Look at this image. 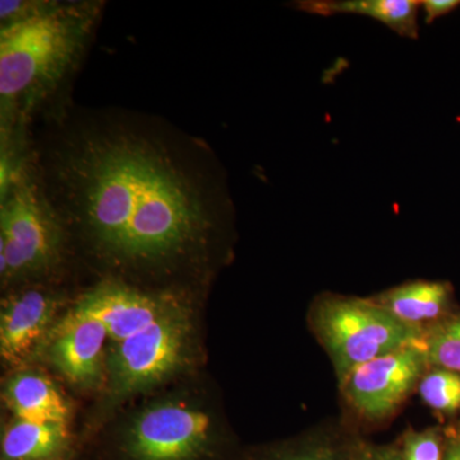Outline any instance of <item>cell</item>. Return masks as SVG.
Returning <instances> with one entry per match:
<instances>
[{"instance_id":"obj_1","label":"cell","mask_w":460,"mask_h":460,"mask_svg":"<svg viewBox=\"0 0 460 460\" xmlns=\"http://www.w3.org/2000/svg\"><path fill=\"white\" fill-rule=\"evenodd\" d=\"M26 155L66 235L117 268L202 257L233 213L210 145L159 115L68 99L32 124Z\"/></svg>"},{"instance_id":"obj_2","label":"cell","mask_w":460,"mask_h":460,"mask_svg":"<svg viewBox=\"0 0 460 460\" xmlns=\"http://www.w3.org/2000/svg\"><path fill=\"white\" fill-rule=\"evenodd\" d=\"M104 3L49 2L0 29L2 145L23 144L42 114L68 100Z\"/></svg>"},{"instance_id":"obj_3","label":"cell","mask_w":460,"mask_h":460,"mask_svg":"<svg viewBox=\"0 0 460 460\" xmlns=\"http://www.w3.org/2000/svg\"><path fill=\"white\" fill-rule=\"evenodd\" d=\"M65 226L45 196L27 155L2 175L0 274L3 281L40 277L59 265Z\"/></svg>"},{"instance_id":"obj_4","label":"cell","mask_w":460,"mask_h":460,"mask_svg":"<svg viewBox=\"0 0 460 460\" xmlns=\"http://www.w3.org/2000/svg\"><path fill=\"white\" fill-rule=\"evenodd\" d=\"M311 323L328 352L339 384L365 363L419 343L425 329L396 320L372 299L325 296L314 304Z\"/></svg>"},{"instance_id":"obj_5","label":"cell","mask_w":460,"mask_h":460,"mask_svg":"<svg viewBox=\"0 0 460 460\" xmlns=\"http://www.w3.org/2000/svg\"><path fill=\"white\" fill-rule=\"evenodd\" d=\"M190 320L186 308L171 299L164 313L137 334L114 343L109 358L117 394L146 389L172 374L189 350Z\"/></svg>"},{"instance_id":"obj_6","label":"cell","mask_w":460,"mask_h":460,"mask_svg":"<svg viewBox=\"0 0 460 460\" xmlns=\"http://www.w3.org/2000/svg\"><path fill=\"white\" fill-rule=\"evenodd\" d=\"M211 419L180 402L148 408L133 420L124 440L131 460H199L210 450Z\"/></svg>"},{"instance_id":"obj_7","label":"cell","mask_w":460,"mask_h":460,"mask_svg":"<svg viewBox=\"0 0 460 460\" xmlns=\"http://www.w3.org/2000/svg\"><path fill=\"white\" fill-rule=\"evenodd\" d=\"M428 367L420 339L354 368L341 386L357 413L366 420H385L419 385Z\"/></svg>"},{"instance_id":"obj_8","label":"cell","mask_w":460,"mask_h":460,"mask_svg":"<svg viewBox=\"0 0 460 460\" xmlns=\"http://www.w3.org/2000/svg\"><path fill=\"white\" fill-rule=\"evenodd\" d=\"M171 296H154L122 280H102L75 305L77 313L99 321L114 343L137 334L154 323L171 302Z\"/></svg>"},{"instance_id":"obj_9","label":"cell","mask_w":460,"mask_h":460,"mask_svg":"<svg viewBox=\"0 0 460 460\" xmlns=\"http://www.w3.org/2000/svg\"><path fill=\"white\" fill-rule=\"evenodd\" d=\"M49 358L78 386L95 385L102 376V352L109 337L99 321L72 310L51 332Z\"/></svg>"},{"instance_id":"obj_10","label":"cell","mask_w":460,"mask_h":460,"mask_svg":"<svg viewBox=\"0 0 460 460\" xmlns=\"http://www.w3.org/2000/svg\"><path fill=\"white\" fill-rule=\"evenodd\" d=\"M57 301L45 290H23L3 304L0 314V353L16 365L25 361L44 337L56 313Z\"/></svg>"},{"instance_id":"obj_11","label":"cell","mask_w":460,"mask_h":460,"mask_svg":"<svg viewBox=\"0 0 460 460\" xmlns=\"http://www.w3.org/2000/svg\"><path fill=\"white\" fill-rule=\"evenodd\" d=\"M453 296L452 284L447 281L414 280L371 299L405 325L426 330L425 325L432 326L447 319Z\"/></svg>"},{"instance_id":"obj_12","label":"cell","mask_w":460,"mask_h":460,"mask_svg":"<svg viewBox=\"0 0 460 460\" xmlns=\"http://www.w3.org/2000/svg\"><path fill=\"white\" fill-rule=\"evenodd\" d=\"M295 8L316 16L370 17L402 38H419L420 0H305L295 3Z\"/></svg>"},{"instance_id":"obj_13","label":"cell","mask_w":460,"mask_h":460,"mask_svg":"<svg viewBox=\"0 0 460 460\" xmlns=\"http://www.w3.org/2000/svg\"><path fill=\"white\" fill-rule=\"evenodd\" d=\"M4 399L17 419L40 423H66L68 407L56 385L44 375L25 371L5 386Z\"/></svg>"},{"instance_id":"obj_14","label":"cell","mask_w":460,"mask_h":460,"mask_svg":"<svg viewBox=\"0 0 460 460\" xmlns=\"http://www.w3.org/2000/svg\"><path fill=\"white\" fill-rule=\"evenodd\" d=\"M66 423L16 419L2 438V460H50L66 447Z\"/></svg>"},{"instance_id":"obj_15","label":"cell","mask_w":460,"mask_h":460,"mask_svg":"<svg viewBox=\"0 0 460 460\" xmlns=\"http://www.w3.org/2000/svg\"><path fill=\"white\" fill-rule=\"evenodd\" d=\"M422 347L429 366L460 375V314L426 329Z\"/></svg>"},{"instance_id":"obj_16","label":"cell","mask_w":460,"mask_h":460,"mask_svg":"<svg viewBox=\"0 0 460 460\" xmlns=\"http://www.w3.org/2000/svg\"><path fill=\"white\" fill-rule=\"evenodd\" d=\"M419 394L428 407L445 414L460 411V375L432 367L419 383Z\"/></svg>"},{"instance_id":"obj_17","label":"cell","mask_w":460,"mask_h":460,"mask_svg":"<svg viewBox=\"0 0 460 460\" xmlns=\"http://www.w3.org/2000/svg\"><path fill=\"white\" fill-rule=\"evenodd\" d=\"M401 452L402 460H443V435L435 428L408 432Z\"/></svg>"},{"instance_id":"obj_18","label":"cell","mask_w":460,"mask_h":460,"mask_svg":"<svg viewBox=\"0 0 460 460\" xmlns=\"http://www.w3.org/2000/svg\"><path fill=\"white\" fill-rule=\"evenodd\" d=\"M275 460H349V453H341L329 445L314 444L283 454Z\"/></svg>"},{"instance_id":"obj_19","label":"cell","mask_w":460,"mask_h":460,"mask_svg":"<svg viewBox=\"0 0 460 460\" xmlns=\"http://www.w3.org/2000/svg\"><path fill=\"white\" fill-rule=\"evenodd\" d=\"M349 460H402V456L395 447L362 445L349 452Z\"/></svg>"},{"instance_id":"obj_20","label":"cell","mask_w":460,"mask_h":460,"mask_svg":"<svg viewBox=\"0 0 460 460\" xmlns=\"http://www.w3.org/2000/svg\"><path fill=\"white\" fill-rule=\"evenodd\" d=\"M460 7L459 0H422L420 12L425 16V22L431 25L438 18L452 13Z\"/></svg>"},{"instance_id":"obj_21","label":"cell","mask_w":460,"mask_h":460,"mask_svg":"<svg viewBox=\"0 0 460 460\" xmlns=\"http://www.w3.org/2000/svg\"><path fill=\"white\" fill-rule=\"evenodd\" d=\"M444 460H460V434L450 438L445 450Z\"/></svg>"}]
</instances>
